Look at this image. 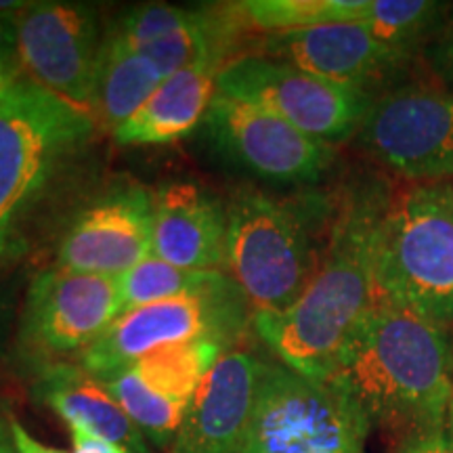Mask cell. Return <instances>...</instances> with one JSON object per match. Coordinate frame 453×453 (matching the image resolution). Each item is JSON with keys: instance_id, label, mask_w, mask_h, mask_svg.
<instances>
[{"instance_id": "21", "label": "cell", "mask_w": 453, "mask_h": 453, "mask_svg": "<svg viewBox=\"0 0 453 453\" xmlns=\"http://www.w3.org/2000/svg\"><path fill=\"white\" fill-rule=\"evenodd\" d=\"M243 34H267L307 30L327 24L364 21L372 0H246L234 3Z\"/></svg>"}, {"instance_id": "4", "label": "cell", "mask_w": 453, "mask_h": 453, "mask_svg": "<svg viewBox=\"0 0 453 453\" xmlns=\"http://www.w3.org/2000/svg\"><path fill=\"white\" fill-rule=\"evenodd\" d=\"M376 300L453 324V180L393 191L378 237Z\"/></svg>"}, {"instance_id": "5", "label": "cell", "mask_w": 453, "mask_h": 453, "mask_svg": "<svg viewBox=\"0 0 453 453\" xmlns=\"http://www.w3.org/2000/svg\"><path fill=\"white\" fill-rule=\"evenodd\" d=\"M95 128L90 113L27 78L0 97V254Z\"/></svg>"}, {"instance_id": "13", "label": "cell", "mask_w": 453, "mask_h": 453, "mask_svg": "<svg viewBox=\"0 0 453 453\" xmlns=\"http://www.w3.org/2000/svg\"><path fill=\"white\" fill-rule=\"evenodd\" d=\"M257 47L258 55L288 61L334 84L364 90L373 99V90L395 82L416 59L410 50L382 41L361 21L267 34L258 38Z\"/></svg>"}, {"instance_id": "32", "label": "cell", "mask_w": 453, "mask_h": 453, "mask_svg": "<svg viewBox=\"0 0 453 453\" xmlns=\"http://www.w3.org/2000/svg\"><path fill=\"white\" fill-rule=\"evenodd\" d=\"M0 453H17L9 426V416H4V413H0Z\"/></svg>"}, {"instance_id": "24", "label": "cell", "mask_w": 453, "mask_h": 453, "mask_svg": "<svg viewBox=\"0 0 453 453\" xmlns=\"http://www.w3.org/2000/svg\"><path fill=\"white\" fill-rule=\"evenodd\" d=\"M447 11L449 4L433 0H372L370 13L361 24L382 41L416 55L437 38Z\"/></svg>"}, {"instance_id": "9", "label": "cell", "mask_w": 453, "mask_h": 453, "mask_svg": "<svg viewBox=\"0 0 453 453\" xmlns=\"http://www.w3.org/2000/svg\"><path fill=\"white\" fill-rule=\"evenodd\" d=\"M372 160L410 180L453 179V93L403 84L376 95L355 134Z\"/></svg>"}, {"instance_id": "12", "label": "cell", "mask_w": 453, "mask_h": 453, "mask_svg": "<svg viewBox=\"0 0 453 453\" xmlns=\"http://www.w3.org/2000/svg\"><path fill=\"white\" fill-rule=\"evenodd\" d=\"M206 130L220 154L275 183H317L336 160V147L303 133L267 107L217 90Z\"/></svg>"}, {"instance_id": "14", "label": "cell", "mask_w": 453, "mask_h": 453, "mask_svg": "<svg viewBox=\"0 0 453 453\" xmlns=\"http://www.w3.org/2000/svg\"><path fill=\"white\" fill-rule=\"evenodd\" d=\"M156 194L127 185L107 191L78 212L57 250V267L118 280L154 246Z\"/></svg>"}, {"instance_id": "11", "label": "cell", "mask_w": 453, "mask_h": 453, "mask_svg": "<svg viewBox=\"0 0 453 453\" xmlns=\"http://www.w3.org/2000/svg\"><path fill=\"white\" fill-rule=\"evenodd\" d=\"M97 11L82 3H30L15 15L17 65L27 81L90 113L99 57Z\"/></svg>"}, {"instance_id": "15", "label": "cell", "mask_w": 453, "mask_h": 453, "mask_svg": "<svg viewBox=\"0 0 453 453\" xmlns=\"http://www.w3.org/2000/svg\"><path fill=\"white\" fill-rule=\"evenodd\" d=\"M263 370L257 355L226 350L196 390L170 453H240Z\"/></svg>"}, {"instance_id": "30", "label": "cell", "mask_w": 453, "mask_h": 453, "mask_svg": "<svg viewBox=\"0 0 453 453\" xmlns=\"http://www.w3.org/2000/svg\"><path fill=\"white\" fill-rule=\"evenodd\" d=\"M428 59L433 64V70L439 73L447 82H453V50L428 49Z\"/></svg>"}, {"instance_id": "33", "label": "cell", "mask_w": 453, "mask_h": 453, "mask_svg": "<svg viewBox=\"0 0 453 453\" xmlns=\"http://www.w3.org/2000/svg\"><path fill=\"white\" fill-rule=\"evenodd\" d=\"M447 433L453 437V396H451V403H449V411H447V424H445Z\"/></svg>"}, {"instance_id": "3", "label": "cell", "mask_w": 453, "mask_h": 453, "mask_svg": "<svg viewBox=\"0 0 453 453\" xmlns=\"http://www.w3.org/2000/svg\"><path fill=\"white\" fill-rule=\"evenodd\" d=\"M332 202L280 200L242 187L226 206V273L257 313H281L313 280L321 248L313 225Z\"/></svg>"}, {"instance_id": "25", "label": "cell", "mask_w": 453, "mask_h": 453, "mask_svg": "<svg viewBox=\"0 0 453 453\" xmlns=\"http://www.w3.org/2000/svg\"><path fill=\"white\" fill-rule=\"evenodd\" d=\"M194 15L196 9L170 7V4H145V7H137L124 15L111 34L128 47L143 49L147 44L156 42L157 38L168 36V34L183 27Z\"/></svg>"}, {"instance_id": "27", "label": "cell", "mask_w": 453, "mask_h": 453, "mask_svg": "<svg viewBox=\"0 0 453 453\" xmlns=\"http://www.w3.org/2000/svg\"><path fill=\"white\" fill-rule=\"evenodd\" d=\"M72 453H133L120 443L88 433L81 426H70Z\"/></svg>"}, {"instance_id": "2", "label": "cell", "mask_w": 453, "mask_h": 453, "mask_svg": "<svg viewBox=\"0 0 453 453\" xmlns=\"http://www.w3.org/2000/svg\"><path fill=\"white\" fill-rule=\"evenodd\" d=\"M370 428L399 439L445 428L453 396V350L439 327L376 300L357 324L326 380Z\"/></svg>"}, {"instance_id": "19", "label": "cell", "mask_w": 453, "mask_h": 453, "mask_svg": "<svg viewBox=\"0 0 453 453\" xmlns=\"http://www.w3.org/2000/svg\"><path fill=\"white\" fill-rule=\"evenodd\" d=\"M164 76L154 61L110 32L104 38L90 116L97 127L111 128L128 120L154 95Z\"/></svg>"}, {"instance_id": "26", "label": "cell", "mask_w": 453, "mask_h": 453, "mask_svg": "<svg viewBox=\"0 0 453 453\" xmlns=\"http://www.w3.org/2000/svg\"><path fill=\"white\" fill-rule=\"evenodd\" d=\"M396 453H453V437L447 428L413 433L399 439Z\"/></svg>"}, {"instance_id": "1", "label": "cell", "mask_w": 453, "mask_h": 453, "mask_svg": "<svg viewBox=\"0 0 453 453\" xmlns=\"http://www.w3.org/2000/svg\"><path fill=\"white\" fill-rule=\"evenodd\" d=\"M393 187L355 179L332 202L313 280L290 309L257 313L252 330L288 370L326 382L350 334L376 304V254Z\"/></svg>"}, {"instance_id": "6", "label": "cell", "mask_w": 453, "mask_h": 453, "mask_svg": "<svg viewBox=\"0 0 453 453\" xmlns=\"http://www.w3.org/2000/svg\"><path fill=\"white\" fill-rule=\"evenodd\" d=\"M370 424L326 382L265 364L240 453H367Z\"/></svg>"}, {"instance_id": "17", "label": "cell", "mask_w": 453, "mask_h": 453, "mask_svg": "<svg viewBox=\"0 0 453 453\" xmlns=\"http://www.w3.org/2000/svg\"><path fill=\"white\" fill-rule=\"evenodd\" d=\"M34 396L70 426H81L120 443L133 453H151L143 433L118 405L105 384L78 364H53L38 370Z\"/></svg>"}, {"instance_id": "7", "label": "cell", "mask_w": 453, "mask_h": 453, "mask_svg": "<svg viewBox=\"0 0 453 453\" xmlns=\"http://www.w3.org/2000/svg\"><path fill=\"white\" fill-rule=\"evenodd\" d=\"M252 321L254 311L235 281L219 292L160 300L118 315L104 336L78 357V365L105 380L151 350L191 338L212 336L231 349Z\"/></svg>"}, {"instance_id": "20", "label": "cell", "mask_w": 453, "mask_h": 453, "mask_svg": "<svg viewBox=\"0 0 453 453\" xmlns=\"http://www.w3.org/2000/svg\"><path fill=\"white\" fill-rule=\"evenodd\" d=\"M226 350L223 340L212 336L168 344L141 357L133 370L154 393L179 403H191L206 373Z\"/></svg>"}, {"instance_id": "23", "label": "cell", "mask_w": 453, "mask_h": 453, "mask_svg": "<svg viewBox=\"0 0 453 453\" xmlns=\"http://www.w3.org/2000/svg\"><path fill=\"white\" fill-rule=\"evenodd\" d=\"M101 382L147 441H151L156 447L173 445L189 403H179V401L154 393L134 373L133 367L113 373Z\"/></svg>"}, {"instance_id": "28", "label": "cell", "mask_w": 453, "mask_h": 453, "mask_svg": "<svg viewBox=\"0 0 453 453\" xmlns=\"http://www.w3.org/2000/svg\"><path fill=\"white\" fill-rule=\"evenodd\" d=\"M9 426H11V434H13L17 453H65L57 449V447L44 445L36 437H32V434L26 430L24 424L17 420L15 416H11V413H9Z\"/></svg>"}, {"instance_id": "31", "label": "cell", "mask_w": 453, "mask_h": 453, "mask_svg": "<svg viewBox=\"0 0 453 453\" xmlns=\"http://www.w3.org/2000/svg\"><path fill=\"white\" fill-rule=\"evenodd\" d=\"M430 49H439V50H453V4H449V11H447V17L443 21V27L437 34Z\"/></svg>"}, {"instance_id": "29", "label": "cell", "mask_w": 453, "mask_h": 453, "mask_svg": "<svg viewBox=\"0 0 453 453\" xmlns=\"http://www.w3.org/2000/svg\"><path fill=\"white\" fill-rule=\"evenodd\" d=\"M19 13V11H17ZM0 13V57L17 61L15 57V15Z\"/></svg>"}, {"instance_id": "8", "label": "cell", "mask_w": 453, "mask_h": 453, "mask_svg": "<svg viewBox=\"0 0 453 453\" xmlns=\"http://www.w3.org/2000/svg\"><path fill=\"white\" fill-rule=\"evenodd\" d=\"M217 90L267 107L292 127L326 143L355 137L372 95L334 84L275 57L248 53L219 70Z\"/></svg>"}, {"instance_id": "18", "label": "cell", "mask_w": 453, "mask_h": 453, "mask_svg": "<svg viewBox=\"0 0 453 453\" xmlns=\"http://www.w3.org/2000/svg\"><path fill=\"white\" fill-rule=\"evenodd\" d=\"M219 67L197 65L164 78L141 110L113 130L120 145H166L206 120L217 95Z\"/></svg>"}, {"instance_id": "16", "label": "cell", "mask_w": 453, "mask_h": 453, "mask_svg": "<svg viewBox=\"0 0 453 453\" xmlns=\"http://www.w3.org/2000/svg\"><path fill=\"white\" fill-rule=\"evenodd\" d=\"M151 254L179 269H226V211L191 183L164 185L156 194Z\"/></svg>"}, {"instance_id": "10", "label": "cell", "mask_w": 453, "mask_h": 453, "mask_svg": "<svg viewBox=\"0 0 453 453\" xmlns=\"http://www.w3.org/2000/svg\"><path fill=\"white\" fill-rule=\"evenodd\" d=\"M122 315L118 280L53 267L34 277L19 324L24 359L42 367L81 357Z\"/></svg>"}, {"instance_id": "22", "label": "cell", "mask_w": 453, "mask_h": 453, "mask_svg": "<svg viewBox=\"0 0 453 453\" xmlns=\"http://www.w3.org/2000/svg\"><path fill=\"white\" fill-rule=\"evenodd\" d=\"M231 283L234 280L226 271L179 269L154 254L118 277L122 313L168 298L219 292Z\"/></svg>"}]
</instances>
